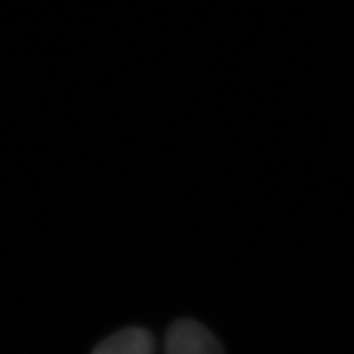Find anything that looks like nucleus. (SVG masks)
<instances>
[{"label": "nucleus", "mask_w": 354, "mask_h": 354, "mask_svg": "<svg viewBox=\"0 0 354 354\" xmlns=\"http://www.w3.org/2000/svg\"><path fill=\"white\" fill-rule=\"evenodd\" d=\"M166 354H223L218 339L196 320L172 323L165 338Z\"/></svg>", "instance_id": "obj_1"}, {"label": "nucleus", "mask_w": 354, "mask_h": 354, "mask_svg": "<svg viewBox=\"0 0 354 354\" xmlns=\"http://www.w3.org/2000/svg\"><path fill=\"white\" fill-rule=\"evenodd\" d=\"M153 335L145 328H125L104 339L92 354H154Z\"/></svg>", "instance_id": "obj_2"}]
</instances>
